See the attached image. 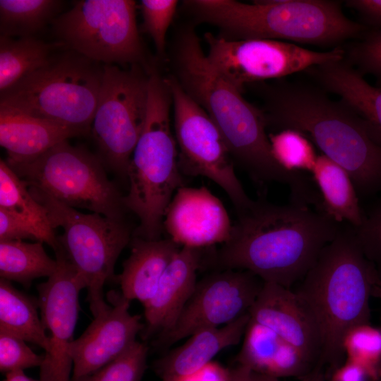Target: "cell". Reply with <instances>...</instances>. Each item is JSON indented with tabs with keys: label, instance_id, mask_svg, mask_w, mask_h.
Listing matches in <instances>:
<instances>
[{
	"label": "cell",
	"instance_id": "cell-32",
	"mask_svg": "<svg viewBox=\"0 0 381 381\" xmlns=\"http://www.w3.org/2000/svg\"><path fill=\"white\" fill-rule=\"evenodd\" d=\"M148 347L136 341L121 355L90 374L71 381H140L147 368Z\"/></svg>",
	"mask_w": 381,
	"mask_h": 381
},
{
	"label": "cell",
	"instance_id": "cell-46",
	"mask_svg": "<svg viewBox=\"0 0 381 381\" xmlns=\"http://www.w3.org/2000/svg\"><path fill=\"white\" fill-rule=\"evenodd\" d=\"M379 381H381V378L380 379V380H379Z\"/></svg>",
	"mask_w": 381,
	"mask_h": 381
},
{
	"label": "cell",
	"instance_id": "cell-42",
	"mask_svg": "<svg viewBox=\"0 0 381 381\" xmlns=\"http://www.w3.org/2000/svg\"><path fill=\"white\" fill-rule=\"evenodd\" d=\"M231 381H249L247 368L238 365L235 368L231 369Z\"/></svg>",
	"mask_w": 381,
	"mask_h": 381
},
{
	"label": "cell",
	"instance_id": "cell-15",
	"mask_svg": "<svg viewBox=\"0 0 381 381\" xmlns=\"http://www.w3.org/2000/svg\"><path fill=\"white\" fill-rule=\"evenodd\" d=\"M55 253V272L37 286L41 320L50 333L49 348L40 367V380L71 381L73 364L70 348L80 310L79 294L85 284L64 250L59 248Z\"/></svg>",
	"mask_w": 381,
	"mask_h": 381
},
{
	"label": "cell",
	"instance_id": "cell-23",
	"mask_svg": "<svg viewBox=\"0 0 381 381\" xmlns=\"http://www.w3.org/2000/svg\"><path fill=\"white\" fill-rule=\"evenodd\" d=\"M249 313L224 326L198 332L182 345L155 362L161 381H181L208 363L223 349L243 338L250 321Z\"/></svg>",
	"mask_w": 381,
	"mask_h": 381
},
{
	"label": "cell",
	"instance_id": "cell-34",
	"mask_svg": "<svg viewBox=\"0 0 381 381\" xmlns=\"http://www.w3.org/2000/svg\"><path fill=\"white\" fill-rule=\"evenodd\" d=\"M178 4L176 0H142L140 2L143 30L151 37L160 59L166 56L167 33Z\"/></svg>",
	"mask_w": 381,
	"mask_h": 381
},
{
	"label": "cell",
	"instance_id": "cell-27",
	"mask_svg": "<svg viewBox=\"0 0 381 381\" xmlns=\"http://www.w3.org/2000/svg\"><path fill=\"white\" fill-rule=\"evenodd\" d=\"M64 46L61 42L47 43L33 36L0 37V92L44 66L53 51Z\"/></svg>",
	"mask_w": 381,
	"mask_h": 381
},
{
	"label": "cell",
	"instance_id": "cell-41",
	"mask_svg": "<svg viewBox=\"0 0 381 381\" xmlns=\"http://www.w3.org/2000/svg\"><path fill=\"white\" fill-rule=\"evenodd\" d=\"M345 4L369 23L381 27V0H348Z\"/></svg>",
	"mask_w": 381,
	"mask_h": 381
},
{
	"label": "cell",
	"instance_id": "cell-10",
	"mask_svg": "<svg viewBox=\"0 0 381 381\" xmlns=\"http://www.w3.org/2000/svg\"><path fill=\"white\" fill-rule=\"evenodd\" d=\"M132 0H80L53 21L55 35L71 50L95 62L139 65L149 62L136 23Z\"/></svg>",
	"mask_w": 381,
	"mask_h": 381
},
{
	"label": "cell",
	"instance_id": "cell-3",
	"mask_svg": "<svg viewBox=\"0 0 381 381\" xmlns=\"http://www.w3.org/2000/svg\"><path fill=\"white\" fill-rule=\"evenodd\" d=\"M246 87L262 101L267 129L303 133L348 172L358 195L381 190V144L342 101L332 100L320 87L301 82L279 79Z\"/></svg>",
	"mask_w": 381,
	"mask_h": 381
},
{
	"label": "cell",
	"instance_id": "cell-5",
	"mask_svg": "<svg viewBox=\"0 0 381 381\" xmlns=\"http://www.w3.org/2000/svg\"><path fill=\"white\" fill-rule=\"evenodd\" d=\"M181 8L193 20L218 29L227 40H274L341 47L362 36L366 27L349 18L334 0H186Z\"/></svg>",
	"mask_w": 381,
	"mask_h": 381
},
{
	"label": "cell",
	"instance_id": "cell-28",
	"mask_svg": "<svg viewBox=\"0 0 381 381\" xmlns=\"http://www.w3.org/2000/svg\"><path fill=\"white\" fill-rule=\"evenodd\" d=\"M56 266V260L47 254L41 241H0L1 279L29 288L34 279L51 277Z\"/></svg>",
	"mask_w": 381,
	"mask_h": 381
},
{
	"label": "cell",
	"instance_id": "cell-37",
	"mask_svg": "<svg viewBox=\"0 0 381 381\" xmlns=\"http://www.w3.org/2000/svg\"><path fill=\"white\" fill-rule=\"evenodd\" d=\"M355 231L365 256L377 270L381 268V198L368 212H363V222Z\"/></svg>",
	"mask_w": 381,
	"mask_h": 381
},
{
	"label": "cell",
	"instance_id": "cell-24",
	"mask_svg": "<svg viewBox=\"0 0 381 381\" xmlns=\"http://www.w3.org/2000/svg\"><path fill=\"white\" fill-rule=\"evenodd\" d=\"M131 254L116 277L121 296L143 305L153 296L167 267L181 246L170 238L145 239L135 236Z\"/></svg>",
	"mask_w": 381,
	"mask_h": 381
},
{
	"label": "cell",
	"instance_id": "cell-40",
	"mask_svg": "<svg viewBox=\"0 0 381 381\" xmlns=\"http://www.w3.org/2000/svg\"><path fill=\"white\" fill-rule=\"evenodd\" d=\"M231 371L211 361L181 381H231Z\"/></svg>",
	"mask_w": 381,
	"mask_h": 381
},
{
	"label": "cell",
	"instance_id": "cell-44",
	"mask_svg": "<svg viewBox=\"0 0 381 381\" xmlns=\"http://www.w3.org/2000/svg\"><path fill=\"white\" fill-rule=\"evenodd\" d=\"M248 377L249 381H280L278 378L259 374L248 369Z\"/></svg>",
	"mask_w": 381,
	"mask_h": 381
},
{
	"label": "cell",
	"instance_id": "cell-6",
	"mask_svg": "<svg viewBox=\"0 0 381 381\" xmlns=\"http://www.w3.org/2000/svg\"><path fill=\"white\" fill-rule=\"evenodd\" d=\"M156 65L148 73L146 118L128 164L129 190L123 196L126 208L140 221L135 236L149 240L160 238L167 207L184 186L171 126V93Z\"/></svg>",
	"mask_w": 381,
	"mask_h": 381
},
{
	"label": "cell",
	"instance_id": "cell-45",
	"mask_svg": "<svg viewBox=\"0 0 381 381\" xmlns=\"http://www.w3.org/2000/svg\"><path fill=\"white\" fill-rule=\"evenodd\" d=\"M373 296L381 300V284L376 285L373 289Z\"/></svg>",
	"mask_w": 381,
	"mask_h": 381
},
{
	"label": "cell",
	"instance_id": "cell-21",
	"mask_svg": "<svg viewBox=\"0 0 381 381\" xmlns=\"http://www.w3.org/2000/svg\"><path fill=\"white\" fill-rule=\"evenodd\" d=\"M325 92L339 97L381 144V88L369 84L344 58L304 71Z\"/></svg>",
	"mask_w": 381,
	"mask_h": 381
},
{
	"label": "cell",
	"instance_id": "cell-1",
	"mask_svg": "<svg viewBox=\"0 0 381 381\" xmlns=\"http://www.w3.org/2000/svg\"><path fill=\"white\" fill-rule=\"evenodd\" d=\"M169 56L170 75L214 123L234 162L259 184L277 182L289 186L291 197L304 195L310 178L286 170L276 160L262 110L210 64L194 23L178 27Z\"/></svg>",
	"mask_w": 381,
	"mask_h": 381
},
{
	"label": "cell",
	"instance_id": "cell-43",
	"mask_svg": "<svg viewBox=\"0 0 381 381\" xmlns=\"http://www.w3.org/2000/svg\"><path fill=\"white\" fill-rule=\"evenodd\" d=\"M5 381H41L27 376L23 370H16L6 374Z\"/></svg>",
	"mask_w": 381,
	"mask_h": 381
},
{
	"label": "cell",
	"instance_id": "cell-19",
	"mask_svg": "<svg viewBox=\"0 0 381 381\" xmlns=\"http://www.w3.org/2000/svg\"><path fill=\"white\" fill-rule=\"evenodd\" d=\"M202 250L181 247L167 267L153 296L143 305L145 337L166 332L176 321L197 285Z\"/></svg>",
	"mask_w": 381,
	"mask_h": 381
},
{
	"label": "cell",
	"instance_id": "cell-12",
	"mask_svg": "<svg viewBox=\"0 0 381 381\" xmlns=\"http://www.w3.org/2000/svg\"><path fill=\"white\" fill-rule=\"evenodd\" d=\"M166 79L171 93L181 172L202 176L214 182L231 200L236 214L249 208L254 200L247 195L236 174L234 160L219 130L171 75Z\"/></svg>",
	"mask_w": 381,
	"mask_h": 381
},
{
	"label": "cell",
	"instance_id": "cell-17",
	"mask_svg": "<svg viewBox=\"0 0 381 381\" xmlns=\"http://www.w3.org/2000/svg\"><path fill=\"white\" fill-rule=\"evenodd\" d=\"M108 300L111 303L109 308L94 317L71 345L72 377L94 373L121 355L144 328L141 316L129 312L130 301L121 294L110 292Z\"/></svg>",
	"mask_w": 381,
	"mask_h": 381
},
{
	"label": "cell",
	"instance_id": "cell-31",
	"mask_svg": "<svg viewBox=\"0 0 381 381\" xmlns=\"http://www.w3.org/2000/svg\"><path fill=\"white\" fill-rule=\"evenodd\" d=\"M273 155L291 172L311 173L318 156L310 139L293 129L268 134Z\"/></svg>",
	"mask_w": 381,
	"mask_h": 381
},
{
	"label": "cell",
	"instance_id": "cell-9",
	"mask_svg": "<svg viewBox=\"0 0 381 381\" xmlns=\"http://www.w3.org/2000/svg\"><path fill=\"white\" fill-rule=\"evenodd\" d=\"M8 165L28 186L68 206L123 219V196L108 179L101 159L67 140L33 160Z\"/></svg>",
	"mask_w": 381,
	"mask_h": 381
},
{
	"label": "cell",
	"instance_id": "cell-11",
	"mask_svg": "<svg viewBox=\"0 0 381 381\" xmlns=\"http://www.w3.org/2000/svg\"><path fill=\"white\" fill-rule=\"evenodd\" d=\"M148 73L139 65L103 66L91 129L103 164L123 177L145 121Z\"/></svg>",
	"mask_w": 381,
	"mask_h": 381
},
{
	"label": "cell",
	"instance_id": "cell-13",
	"mask_svg": "<svg viewBox=\"0 0 381 381\" xmlns=\"http://www.w3.org/2000/svg\"><path fill=\"white\" fill-rule=\"evenodd\" d=\"M204 40L210 64L242 92L249 84L304 72L315 66L341 60L345 54L342 47L318 52L286 41L227 40L211 32L205 33Z\"/></svg>",
	"mask_w": 381,
	"mask_h": 381
},
{
	"label": "cell",
	"instance_id": "cell-18",
	"mask_svg": "<svg viewBox=\"0 0 381 381\" xmlns=\"http://www.w3.org/2000/svg\"><path fill=\"white\" fill-rule=\"evenodd\" d=\"M232 226L222 201L205 187L179 188L163 220L169 238L181 247L198 249L225 243Z\"/></svg>",
	"mask_w": 381,
	"mask_h": 381
},
{
	"label": "cell",
	"instance_id": "cell-35",
	"mask_svg": "<svg viewBox=\"0 0 381 381\" xmlns=\"http://www.w3.org/2000/svg\"><path fill=\"white\" fill-rule=\"evenodd\" d=\"M344 59L361 74H370L381 81V27L365 32L359 41L346 49Z\"/></svg>",
	"mask_w": 381,
	"mask_h": 381
},
{
	"label": "cell",
	"instance_id": "cell-20",
	"mask_svg": "<svg viewBox=\"0 0 381 381\" xmlns=\"http://www.w3.org/2000/svg\"><path fill=\"white\" fill-rule=\"evenodd\" d=\"M237 363L253 372L278 379L322 381L316 368L298 349L250 318Z\"/></svg>",
	"mask_w": 381,
	"mask_h": 381
},
{
	"label": "cell",
	"instance_id": "cell-14",
	"mask_svg": "<svg viewBox=\"0 0 381 381\" xmlns=\"http://www.w3.org/2000/svg\"><path fill=\"white\" fill-rule=\"evenodd\" d=\"M264 282L252 272L220 270L198 282L174 325L155 345L168 347L191 335L227 325L249 313Z\"/></svg>",
	"mask_w": 381,
	"mask_h": 381
},
{
	"label": "cell",
	"instance_id": "cell-29",
	"mask_svg": "<svg viewBox=\"0 0 381 381\" xmlns=\"http://www.w3.org/2000/svg\"><path fill=\"white\" fill-rule=\"evenodd\" d=\"M0 208L32 223L42 234L44 243L54 251L59 248L58 237L50 225L45 209L32 195L27 184L2 159L0 160Z\"/></svg>",
	"mask_w": 381,
	"mask_h": 381
},
{
	"label": "cell",
	"instance_id": "cell-39",
	"mask_svg": "<svg viewBox=\"0 0 381 381\" xmlns=\"http://www.w3.org/2000/svg\"><path fill=\"white\" fill-rule=\"evenodd\" d=\"M381 372L355 361H344L330 375L328 381H379Z\"/></svg>",
	"mask_w": 381,
	"mask_h": 381
},
{
	"label": "cell",
	"instance_id": "cell-7",
	"mask_svg": "<svg viewBox=\"0 0 381 381\" xmlns=\"http://www.w3.org/2000/svg\"><path fill=\"white\" fill-rule=\"evenodd\" d=\"M72 50L0 94V105L88 133L100 92L103 68Z\"/></svg>",
	"mask_w": 381,
	"mask_h": 381
},
{
	"label": "cell",
	"instance_id": "cell-38",
	"mask_svg": "<svg viewBox=\"0 0 381 381\" xmlns=\"http://www.w3.org/2000/svg\"><path fill=\"white\" fill-rule=\"evenodd\" d=\"M31 239L43 241L40 231L16 214L0 208V241Z\"/></svg>",
	"mask_w": 381,
	"mask_h": 381
},
{
	"label": "cell",
	"instance_id": "cell-36",
	"mask_svg": "<svg viewBox=\"0 0 381 381\" xmlns=\"http://www.w3.org/2000/svg\"><path fill=\"white\" fill-rule=\"evenodd\" d=\"M44 354L35 353L25 341L0 331V370L5 375L16 370L40 367Z\"/></svg>",
	"mask_w": 381,
	"mask_h": 381
},
{
	"label": "cell",
	"instance_id": "cell-22",
	"mask_svg": "<svg viewBox=\"0 0 381 381\" xmlns=\"http://www.w3.org/2000/svg\"><path fill=\"white\" fill-rule=\"evenodd\" d=\"M80 131L0 105V145L8 164L35 159Z\"/></svg>",
	"mask_w": 381,
	"mask_h": 381
},
{
	"label": "cell",
	"instance_id": "cell-4",
	"mask_svg": "<svg viewBox=\"0 0 381 381\" xmlns=\"http://www.w3.org/2000/svg\"><path fill=\"white\" fill-rule=\"evenodd\" d=\"M381 284L376 266L365 256L355 229L341 224L322 250L295 292L303 300L320 328L322 364L328 380L345 360L342 341L353 327L370 323V298Z\"/></svg>",
	"mask_w": 381,
	"mask_h": 381
},
{
	"label": "cell",
	"instance_id": "cell-8",
	"mask_svg": "<svg viewBox=\"0 0 381 381\" xmlns=\"http://www.w3.org/2000/svg\"><path fill=\"white\" fill-rule=\"evenodd\" d=\"M29 190L45 209L54 230L63 229L59 246L85 284L93 317L109 308L104 286L113 279L116 262L131 241V229L123 219L98 213L85 214L32 187Z\"/></svg>",
	"mask_w": 381,
	"mask_h": 381
},
{
	"label": "cell",
	"instance_id": "cell-2",
	"mask_svg": "<svg viewBox=\"0 0 381 381\" xmlns=\"http://www.w3.org/2000/svg\"><path fill=\"white\" fill-rule=\"evenodd\" d=\"M342 224L308 205L254 200L237 214L229 239L209 258L220 270H247L288 289L302 280Z\"/></svg>",
	"mask_w": 381,
	"mask_h": 381
},
{
	"label": "cell",
	"instance_id": "cell-30",
	"mask_svg": "<svg viewBox=\"0 0 381 381\" xmlns=\"http://www.w3.org/2000/svg\"><path fill=\"white\" fill-rule=\"evenodd\" d=\"M59 0H1L0 37L33 36L57 17Z\"/></svg>",
	"mask_w": 381,
	"mask_h": 381
},
{
	"label": "cell",
	"instance_id": "cell-16",
	"mask_svg": "<svg viewBox=\"0 0 381 381\" xmlns=\"http://www.w3.org/2000/svg\"><path fill=\"white\" fill-rule=\"evenodd\" d=\"M262 325L298 349L327 380L322 364L324 341L319 325L303 300L291 289L264 282L249 310Z\"/></svg>",
	"mask_w": 381,
	"mask_h": 381
},
{
	"label": "cell",
	"instance_id": "cell-26",
	"mask_svg": "<svg viewBox=\"0 0 381 381\" xmlns=\"http://www.w3.org/2000/svg\"><path fill=\"white\" fill-rule=\"evenodd\" d=\"M37 299L16 289L11 282L0 279V331L35 344L45 352L49 337L39 316Z\"/></svg>",
	"mask_w": 381,
	"mask_h": 381
},
{
	"label": "cell",
	"instance_id": "cell-25",
	"mask_svg": "<svg viewBox=\"0 0 381 381\" xmlns=\"http://www.w3.org/2000/svg\"><path fill=\"white\" fill-rule=\"evenodd\" d=\"M310 174L320 194L321 212L339 224L359 227L363 222V211L348 172L321 155L318 156Z\"/></svg>",
	"mask_w": 381,
	"mask_h": 381
},
{
	"label": "cell",
	"instance_id": "cell-33",
	"mask_svg": "<svg viewBox=\"0 0 381 381\" xmlns=\"http://www.w3.org/2000/svg\"><path fill=\"white\" fill-rule=\"evenodd\" d=\"M342 350L345 358L381 372V329L370 323L353 327L344 337Z\"/></svg>",
	"mask_w": 381,
	"mask_h": 381
}]
</instances>
